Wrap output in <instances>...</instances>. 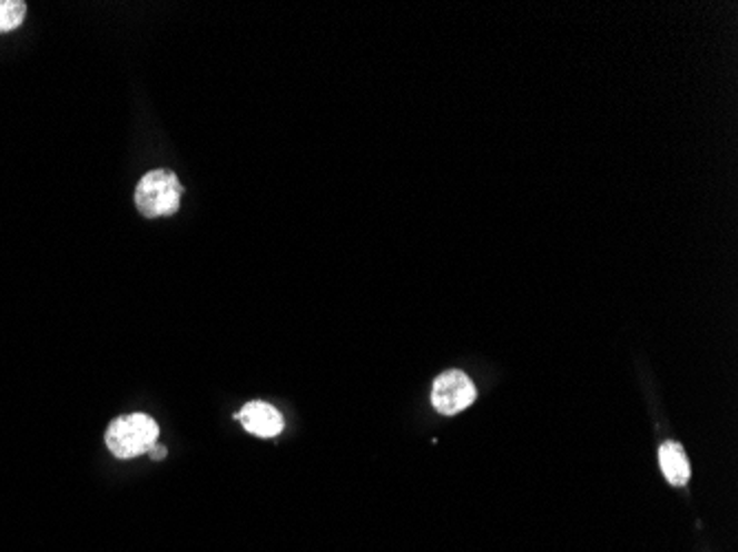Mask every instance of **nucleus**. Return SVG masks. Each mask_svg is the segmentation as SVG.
Masks as SVG:
<instances>
[{
    "instance_id": "obj_4",
    "label": "nucleus",
    "mask_w": 738,
    "mask_h": 552,
    "mask_svg": "<svg viewBox=\"0 0 738 552\" xmlns=\"http://www.w3.org/2000/svg\"><path fill=\"white\" fill-rule=\"evenodd\" d=\"M239 420L244 422L246 431L257 437H275L284 431V415L279 414L273 405L262 403V401L248 403L242 410Z\"/></svg>"
},
{
    "instance_id": "obj_3",
    "label": "nucleus",
    "mask_w": 738,
    "mask_h": 552,
    "mask_svg": "<svg viewBox=\"0 0 738 552\" xmlns=\"http://www.w3.org/2000/svg\"><path fill=\"white\" fill-rule=\"evenodd\" d=\"M478 398L473 383L462 372H444L436 378L432 392V405L439 414L455 415L471 407Z\"/></svg>"
},
{
    "instance_id": "obj_6",
    "label": "nucleus",
    "mask_w": 738,
    "mask_h": 552,
    "mask_svg": "<svg viewBox=\"0 0 738 552\" xmlns=\"http://www.w3.org/2000/svg\"><path fill=\"white\" fill-rule=\"evenodd\" d=\"M24 16H27V4L22 0H0V33L18 29Z\"/></svg>"
},
{
    "instance_id": "obj_5",
    "label": "nucleus",
    "mask_w": 738,
    "mask_h": 552,
    "mask_svg": "<svg viewBox=\"0 0 738 552\" xmlns=\"http://www.w3.org/2000/svg\"><path fill=\"white\" fill-rule=\"evenodd\" d=\"M659 464L666 480L675 486H683L690 480V462L677 442H666L659 448Z\"/></svg>"
},
{
    "instance_id": "obj_2",
    "label": "nucleus",
    "mask_w": 738,
    "mask_h": 552,
    "mask_svg": "<svg viewBox=\"0 0 738 552\" xmlns=\"http://www.w3.org/2000/svg\"><path fill=\"white\" fill-rule=\"evenodd\" d=\"M181 193L184 188L175 172L164 168L150 170L136 188V206L148 219L170 217L179 210Z\"/></svg>"
},
{
    "instance_id": "obj_1",
    "label": "nucleus",
    "mask_w": 738,
    "mask_h": 552,
    "mask_svg": "<svg viewBox=\"0 0 738 552\" xmlns=\"http://www.w3.org/2000/svg\"><path fill=\"white\" fill-rule=\"evenodd\" d=\"M159 437L157 422L147 414H129L116 417L107 433L109 451L120 460H134L142 453H148Z\"/></svg>"
},
{
    "instance_id": "obj_7",
    "label": "nucleus",
    "mask_w": 738,
    "mask_h": 552,
    "mask_svg": "<svg viewBox=\"0 0 738 552\" xmlns=\"http://www.w3.org/2000/svg\"><path fill=\"white\" fill-rule=\"evenodd\" d=\"M148 455H150L152 460H164V457H166V448H164L161 444H159V446L155 444V446L148 451Z\"/></svg>"
}]
</instances>
